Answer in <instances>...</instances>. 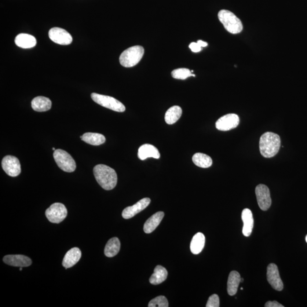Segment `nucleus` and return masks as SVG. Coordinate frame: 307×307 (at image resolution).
Segmentation results:
<instances>
[{
    "label": "nucleus",
    "instance_id": "obj_1",
    "mask_svg": "<svg viewBox=\"0 0 307 307\" xmlns=\"http://www.w3.org/2000/svg\"><path fill=\"white\" fill-rule=\"evenodd\" d=\"M93 174L98 184L105 190L113 189L118 184V175L115 170L104 164L95 166Z\"/></svg>",
    "mask_w": 307,
    "mask_h": 307
},
{
    "label": "nucleus",
    "instance_id": "obj_2",
    "mask_svg": "<svg viewBox=\"0 0 307 307\" xmlns=\"http://www.w3.org/2000/svg\"><path fill=\"white\" fill-rule=\"evenodd\" d=\"M281 146L280 138L273 132H266L262 135L259 141V150L265 158H272L278 153Z\"/></svg>",
    "mask_w": 307,
    "mask_h": 307
},
{
    "label": "nucleus",
    "instance_id": "obj_3",
    "mask_svg": "<svg viewBox=\"0 0 307 307\" xmlns=\"http://www.w3.org/2000/svg\"><path fill=\"white\" fill-rule=\"evenodd\" d=\"M219 20L226 31L230 33L236 34L240 33L243 30L242 22L235 14L227 10H221L218 12Z\"/></svg>",
    "mask_w": 307,
    "mask_h": 307
},
{
    "label": "nucleus",
    "instance_id": "obj_4",
    "mask_svg": "<svg viewBox=\"0 0 307 307\" xmlns=\"http://www.w3.org/2000/svg\"><path fill=\"white\" fill-rule=\"evenodd\" d=\"M144 53V48L141 46L129 47L121 54L120 63L126 68L135 66L141 61Z\"/></svg>",
    "mask_w": 307,
    "mask_h": 307
},
{
    "label": "nucleus",
    "instance_id": "obj_5",
    "mask_svg": "<svg viewBox=\"0 0 307 307\" xmlns=\"http://www.w3.org/2000/svg\"><path fill=\"white\" fill-rule=\"evenodd\" d=\"M54 158L60 169L67 173H72L76 170V164L74 159L67 152L57 149L54 152Z\"/></svg>",
    "mask_w": 307,
    "mask_h": 307
},
{
    "label": "nucleus",
    "instance_id": "obj_6",
    "mask_svg": "<svg viewBox=\"0 0 307 307\" xmlns=\"http://www.w3.org/2000/svg\"><path fill=\"white\" fill-rule=\"evenodd\" d=\"M91 98L97 104L102 107L111 109L113 111L118 112H123L125 111V107L119 100L114 97L105 95L100 94L96 93L91 94Z\"/></svg>",
    "mask_w": 307,
    "mask_h": 307
},
{
    "label": "nucleus",
    "instance_id": "obj_7",
    "mask_svg": "<svg viewBox=\"0 0 307 307\" xmlns=\"http://www.w3.org/2000/svg\"><path fill=\"white\" fill-rule=\"evenodd\" d=\"M45 214L49 221L55 224H59L67 217V210L64 204L56 203L51 205L46 210Z\"/></svg>",
    "mask_w": 307,
    "mask_h": 307
},
{
    "label": "nucleus",
    "instance_id": "obj_8",
    "mask_svg": "<svg viewBox=\"0 0 307 307\" xmlns=\"http://www.w3.org/2000/svg\"><path fill=\"white\" fill-rule=\"evenodd\" d=\"M2 167L3 171L10 177H17L21 172L19 160L16 156L12 155H7L3 158Z\"/></svg>",
    "mask_w": 307,
    "mask_h": 307
},
{
    "label": "nucleus",
    "instance_id": "obj_9",
    "mask_svg": "<svg viewBox=\"0 0 307 307\" xmlns=\"http://www.w3.org/2000/svg\"><path fill=\"white\" fill-rule=\"evenodd\" d=\"M255 195L261 210H268L272 205V199L269 188L264 184L258 185L255 188Z\"/></svg>",
    "mask_w": 307,
    "mask_h": 307
},
{
    "label": "nucleus",
    "instance_id": "obj_10",
    "mask_svg": "<svg viewBox=\"0 0 307 307\" xmlns=\"http://www.w3.org/2000/svg\"><path fill=\"white\" fill-rule=\"evenodd\" d=\"M49 36L51 41L61 45H70L72 42V36L63 29L60 28L51 29Z\"/></svg>",
    "mask_w": 307,
    "mask_h": 307
},
{
    "label": "nucleus",
    "instance_id": "obj_11",
    "mask_svg": "<svg viewBox=\"0 0 307 307\" xmlns=\"http://www.w3.org/2000/svg\"><path fill=\"white\" fill-rule=\"evenodd\" d=\"M267 279L274 290L280 291L283 289V283L280 278L278 268L274 264H270L267 268Z\"/></svg>",
    "mask_w": 307,
    "mask_h": 307
},
{
    "label": "nucleus",
    "instance_id": "obj_12",
    "mask_svg": "<svg viewBox=\"0 0 307 307\" xmlns=\"http://www.w3.org/2000/svg\"><path fill=\"white\" fill-rule=\"evenodd\" d=\"M240 123V119L238 115L236 114H228L221 117L219 119L215 127L219 130L228 131L237 127Z\"/></svg>",
    "mask_w": 307,
    "mask_h": 307
},
{
    "label": "nucleus",
    "instance_id": "obj_13",
    "mask_svg": "<svg viewBox=\"0 0 307 307\" xmlns=\"http://www.w3.org/2000/svg\"><path fill=\"white\" fill-rule=\"evenodd\" d=\"M151 202V200L148 197L142 199L132 206L127 207L123 210L122 215L123 218L129 219L132 218L135 215L144 211L146 208L149 206Z\"/></svg>",
    "mask_w": 307,
    "mask_h": 307
},
{
    "label": "nucleus",
    "instance_id": "obj_14",
    "mask_svg": "<svg viewBox=\"0 0 307 307\" xmlns=\"http://www.w3.org/2000/svg\"><path fill=\"white\" fill-rule=\"evenodd\" d=\"M3 261L6 264L15 267H28L32 264L31 258L23 255H8L5 256Z\"/></svg>",
    "mask_w": 307,
    "mask_h": 307
},
{
    "label": "nucleus",
    "instance_id": "obj_15",
    "mask_svg": "<svg viewBox=\"0 0 307 307\" xmlns=\"http://www.w3.org/2000/svg\"><path fill=\"white\" fill-rule=\"evenodd\" d=\"M81 257V250L78 247L72 248L65 254L62 265L65 269L72 268L79 261Z\"/></svg>",
    "mask_w": 307,
    "mask_h": 307
},
{
    "label": "nucleus",
    "instance_id": "obj_16",
    "mask_svg": "<svg viewBox=\"0 0 307 307\" xmlns=\"http://www.w3.org/2000/svg\"><path fill=\"white\" fill-rule=\"evenodd\" d=\"M138 156L142 160H144L149 158L159 159L160 153L158 149L155 146L150 144H145L139 148Z\"/></svg>",
    "mask_w": 307,
    "mask_h": 307
},
{
    "label": "nucleus",
    "instance_id": "obj_17",
    "mask_svg": "<svg viewBox=\"0 0 307 307\" xmlns=\"http://www.w3.org/2000/svg\"><path fill=\"white\" fill-rule=\"evenodd\" d=\"M242 220L244 223L243 229V235L246 237H249L252 233L254 226V218L251 211L247 208L244 209L242 213Z\"/></svg>",
    "mask_w": 307,
    "mask_h": 307
},
{
    "label": "nucleus",
    "instance_id": "obj_18",
    "mask_svg": "<svg viewBox=\"0 0 307 307\" xmlns=\"http://www.w3.org/2000/svg\"><path fill=\"white\" fill-rule=\"evenodd\" d=\"M52 102L49 98L43 96L36 97L31 101V107L34 111L42 112L48 111L51 108Z\"/></svg>",
    "mask_w": 307,
    "mask_h": 307
},
{
    "label": "nucleus",
    "instance_id": "obj_19",
    "mask_svg": "<svg viewBox=\"0 0 307 307\" xmlns=\"http://www.w3.org/2000/svg\"><path fill=\"white\" fill-rule=\"evenodd\" d=\"M164 215V214L163 212H158V213L153 215L145 223L144 226V232L149 234L154 231L155 229L158 227L160 222L162 221Z\"/></svg>",
    "mask_w": 307,
    "mask_h": 307
},
{
    "label": "nucleus",
    "instance_id": "obj_20",
    "mask_svg": "<svg viewBox=\"0 0 307 307\" xmlns=\"http://www.w3.org/2000/svg\"><path fill=\"white\" fill-rule=\"evenodd\" d=\"M16 45L23 49H31L35 46L36 40L34 36L28 34H18L15 38Z\"/></svg>",
    "mask_w": 307,
    "mask_h": 307
},
{
    "label": "nucleus",
    "instance_id": "obj_21",
    "mask_svg": "<svg viewBox=\"0 0 307 307\" xmlns=\"http://www.w3.org/2000/svg\"><path fill=\"white\" fill-rule=\"evenodd\" d=\"M206 242V238L202 233H197L193 237L190 249L193 254H199L202 251Z\"/></svg>",
    "mask_w": 307,
    "mask_h": 307
},
{
    "label": "nucleus",
    "instance_id": "obj_22",
    "mask_svg": "<svg viewBox=\"0 0 307 307\" xmlns=\"http://www.w3.org/2000/svg\"><path fill=\"white\" fill-rule=\"evenodd\" d=\"M241 276L238 272L236 271L230 272L227 284L228 293L230 296L236 294L241 282Z\"/></svg>",
    "mask_w": 307,
    "mask_h": 307
},
{
    "label": "nucleus",
    "instance_id": "obj_23",
    "mask_svg": "<svg viewBox=\"0 0 307 307\" xmlns=\"http://www.w3.org/2000/svg\"><path fill=\"white\" fill-rule=\"evenodd\" d=\"M168 273L164 267L158 265L156 266L154 272L150 278V283L153 285H158L163 282L167 279Z\"/></svg>",
    "mask_w": 307,
    "mask_h": 307
},
{
    "label": "nucleus",
    "instance_id": "obj_24",
    "mask_svg": "<svg viewBox=\"0 0 307 307\" xmlns=\"http://www.w3.org/2000/svg\"><path fill=\"white\" fill-rule=\"evenodd\" d=\"M82 140L91 145L99 146L105 143V137L99 133H86L80 137Z\"/></svg>",
    "mask_w": 307,
    "mask_h": 307
},
{
    "label": "nucleus",
    "instance_id": "obj_25",
    "mask_svg": "<svg viewBox=\"0 0 307 307\" xmlns=\"http://www.w3.org/2000/svg\"><path fill=\"white\" fill-rule=\"evenodd\" d=\"M120 241L117 237L109 240L107 245H106L104 254L108 257H115L119 253L120 250Z\"/></svg>",
    "mask_w": 307,
    "mask_h": 307
},
{
    "label": "nucleus",
    "instance_id": "obj_26",
    "mask_svg": "<svg viewBox=\"0 0 307 307\" xmlns=\"http://www.w3.org/2000/svg\"><path fill=\"white\" fill-rule=\"evenodd\" d=\"M182 115V109L179 106H173L171 107L166 112L164 119L165 122L169 125H173V124L177 122L181 118Z\"/></svg>",
    "mask_w": 307,
    "mask_h": 307
},
{
    "label": "nucleus",
    "instance_id": "obj_27",
    "mask_svg": "<svg viewBox=\"0 0 307 307\" xmlns=\"http://www.w3.org/2000/svg\"><path fill=\"white\" fill-rule=\"evenodd\" d=\"M192 161L197 166L204 169L211 167L213 163V159L210 156L200 153H196L193 155Z\"/></svg>",
    "mask_w": 307,
    "mask_h": 307
},
{
    "label": "nucleus",
    "instance_id": "obj_28",
    "mask_svg": "<svg viewBox=\"0 0 307 307\" xmlns=\"http://www.w3.org/2000/svg\"><path fill=\"white\" fill-rule=\"evenodd\" d=\"M192 72L188 68H181L174 69L171 72L173 78L176 79L185 80L191 76H195L192 74Z\"/></svg>",
    "mask_w": 307,
    "mask_h": 307
},
{
    "label": "nucleus",
    "instance_id": "obj_29",
    "mask_svg": "<svg viewBox=\"0 0 307 307\" xmlns=\"http://www.w3.org/2000/svg\"><path fill=\"white\" fill-rule=\"evenodd\" d=\"M149 307H169V302L167 299L164 296H159L152 300L149 302Z\"/></svg>",
    "mask_w": 307,
    "mask_h": 307
},
{
    "label": "nucleus",
    "instance_id": "obj_30",
    "mask_svg": "<svg viewBox=\"0 0 307 307\" xmlns=\"http://www.w3.org/2000/svg\"><path fill=\"white\" fill-rule=\"evenodd\" d=\"M207 307H220V299L216 294L211 295L208 299L206 305Z\"/></svg>",
    "mask_w": 307,
    "mask_h": 307
},
{
    "label": "nucleus",
    "instance_id": "obj_31",
    "mask_svg": "<svg viewBox=\"0 0 307 307\" xmlns=\"http://www.w3.org/2000/svg\"><path fill=\"white\" fill-rule=\"evenodd\" d=\"M189 47L193 53H199L202 50V47L197 42H192L189 45Z\"/></svg>",
    "mask_w": 307,
    "mask_h": 307
},
{
    "label": "nucleus",
    "instance_id": "obj_32",
    "mask_svg": "<svg viewBox=\"0 0 307 307\" xmlns=\"http://www.w3.org/2000/svg\"><path fill=\"white\" fill-rule=\"evenodd\" d=\"M265 307H283L282 305L280 304L276 301H269L266 303Z\"/></svg>",
    "mask_w": 307,
    "mask_h": 307
},
{
    "label": "nucleus",
    "instance_id": "obj_33",
    "mask_svg": "<svg viewBox=\"0 0 307 307\" xmlns=\"http://www.w3.org/2000/svg\"><path fill=\"white\" fill-rule=\"evenodd\" d=\"M197 43H199V45L202 47H205L208 46V43L206 42L202 41V40H199L197 41Z\"/></svg>",
    "mask_w": 307,
    "mask_h": 307
},
{
    "label": "nucleus",
    "instance_id": "obj_34",
    "mask_svg": "<svg viewBox=\"0 0 307 307\" xmlns=\"http://www.w3.org/2000/svg\"><path fill=\"white\" fill-rule=\"evenodd\" d=\"M22 270H23V268H22V267H21V268L20 269V271H22Z\"/></svg>",
    "mask_w": 307,
    "mask_h": 307
},
{
    "label": "nucleus",
    "instance_id": "obj_35",
    "mask_svg": "<svg viewBox=\"0 0 307 307\" xmlns=\"http://www.w3.org/2000/svg\"><path fill=\"white\" fill-rule=\"evenodd\" d=\"M306 242H307V236H306Z\"/></svg>",
    "mask_w": 307,
    "mask_h": 307
},
{
    "label": "nucleus",
    "instance_id": "obj_36",
    "mask_svg": "<svg viewBox=\"0 0 307 307\" xmlns=\"http://www.w3.org/2000/svg\"><path fill=\"white\" fill-rule=\"evenodd\" d=\"M53 150L54 151H56V149H55L54 148H53Z\"/></svg>",
    "mask_w": 307,
    "mask_h": 307
}]
</instances>
